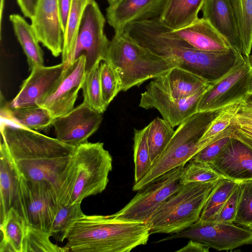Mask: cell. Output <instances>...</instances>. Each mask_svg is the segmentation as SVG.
<instances>
[{
  "label": "cell",
  "mask_w": 252,
  "mask_h": 252,
  "mask_svg": "<svg viewBox=\"0 0 252 252\" xmlns=\"http://www.w3.org/2000/svg\"><path fill=\"white\" fill-rule=\"evenodd\" d=\"M174 32L197 50L223 52L232 48L209 22L203 17L198 18L189 26Z\"/></svg>",
  "instance_id": "obj_22"
},
{
  "label": "cell",
  "mask_w": 252,
  "mask_h": 252,
  "mask_svg": "<svg viewBox=\"0 0 252 252\" xmlns=\"http://www.w3.org/2000/svg\"><path fill=\"white\" fill-rule=\"evenodd\" d=\"M60 11L63 34L66 29L67 18L72 0H57Z\"/></svg>",
  "instance_id": "obj_43"
},
{
  "label": "cell",
  "mask_w": 252,
  "mask_h": 252,
  "mask_svg": "<svg viewBox=\"0 0 252 252\" xmlns=\"http://www.w3.org/2000/svg\"><path fill=\"white\" fill-rule=\"evenodd\" d=\"M148 126L147 141L152 166L166 147L175 130L168 122L159 117L154 119Z\"/></svg>",
  "instance_id": "obj_30"
},
{
  "label": "cell",
  "mask_w": 252,
  "mask_h": 252,
  "mask_svg": "<svg viewBox=\"0 0 252 252\" xmlns=\"http://www.w3.org/2000/svg\"><path fill=\"white\" fill-rule=\"evenodd\" d=\"M252 71L249 58L241 56L227 73L211 83L202 94L196 112L222 109L243 99L248 94Z\"/></svg>",
  "instance_id": "obj_12"
},
{
  "label": "cell",
  "mask_w": 252,
  "mask_h": 252,
  "mask_svg": "<svg viewBox=\"0 0 252 252\" xmlns=\"http://www.w3.org/2000/svg\"><path fill=\"white\" fill-rule=\"evenodd\" d=\"M232 136L240 140L252 149V139L244 136L239 132L236 131L235 129H234V133Z\"/></svg>",
  "instance_id": "obj_47"
},
{
  "label": "cell",
  "mask_w": 252,
  "mask_h": 252,
  "mask_svg": "<svg viewBox=\"0 0 252 252\" xmlns=\"http://www.w3.org/2000/svg\"><path fill=\"white\" fill-rule=\"evenodd\" d=\"M143 47L210 83L227 73L241 56L233 48L223 52L197 50L162 24L158 18L132 23L124 30Z\"/></svg>",
  "instance_id": "obj_2"
},
{
  "label": "cell",
  "mask_w": 252,
  "mask_h": 252,
  "mask_svg": "<svg viewBox=\"0 0 252 252\" xmlns=\"http://www.w3.org/2000/svg\"><path fill=\"white\" fill-rule=\"evenodd\" d=\"M0 132V144L17 175L30 181L49 183L60 204L65 205L68 173L76 147L3 121Z\"/></svg>",
  "instance_id": "obj_1"
},
{
  "label": "cell",
  "mask_w": 252,
  "mask_h": 252,
  "mask_svg": "<svg viewBox=\"0 0 252 252\" xmlns=\"http://www.w3.org/2000/svg\"><path fill=\"white\" fill-rule=\"evenodd\" d=\"M50 235L40 229L27 225L23 252H65L64 247L53 243Z\"/></svg>",
  "instance_id": "obj_36"
},
{
  "label": "cell",
  "mask_w": 252,
  "mask_h": 252,
  "mask_svg": "<svg viewBox=\"0 0 252 252\" xmlns=\"http://www.w3.org/2000/svg\"><path fill=\"white\" fill-rule=\"evenodd\" d=\"M231 136H224L212 142L197 152L191 159L209 164L219 154Z\"/></svg>",
  "instance_id": "obj_41"
},
{
  "label": "cell",
  "mask_w": 252,
  "mask_h": 252,
  "mask_svg": "<svg viewBox=\"0 0 252 252\" xmlns=\"http://www.w3.org/2000/svg\"><path fill=\"white\" fill-rule=\"evenodd\" d=\"M105 61L118 75L124 92L158 78L175 67L141 46L124 31L115 33L110 41Z\"/></svg>",
  "instance_id": "obj_4"
},
{
  "label": "cell",
  "mask_w": 252,
  "mask_h": 252,
  "mask_svg": "<svg viewBox=\"0 0 252 252\" xmlns=\"http://www.w3.org/2000/svg\"><path fill=\"white\" fill-rule=\"evenodd\" d=\"M201 11L202 17L209 22L232 48L243 56L239 32L228 0H205Z\"/></svg>",
  "instance_id": "obj_20"
},
{
  "label": "cell",
  "mask_w": 252,
  "mask_h": 252,
  "mask_svg": "<svg viewBox=\"0 0 252 252\" xmlns=\"http://www.w3.org/2000/svg\"><path fill=\"white\" fill-rule=\"evenodd\" d=\"M237 184V182L228 179L223 178L220 179L211 192L198 220H212L218 213Z\"/></svg>",
  "instance_id": "obj_32"
},
{
  "label": "cell",
  "mask_w": 252,
  "mask_h": 252,
  "mask_svg": "<svg viewBox=\"0 0 252 252\" xmlns=\"http://www.w3.org/2000/svg\"><path fill=\"white\" fill-rule=\"evenodd\" d=\"M9 19L14 33L26 55L30 69L43 65V52L31 24L17 14L10 15Z\"/></svg>",
  "instance_id": "obj_26"
},
{
  "label": "cell",
  "mask_w": 252,
  "mask_h": 252,
  "mask_svg": "<svg viewBox=\"0 0 252 252\" xmlns=\"http://www.w3.org/2000/svg\"><path fill=\"white\" fill-rule=\"evenodd\" d=\"M223 108L196 112L179 125L162 154L147 174L134 184L132 190L138 191L170 170L185 165L197 152L210 144L211 141H199Z\"/></svg>",
  "instance_id": "obj_5"
},
{
  "label": "cell",
  "mask_w": 252,
  "mask_h": 252,
  "mask_svg": "<svg viewBox=\"0 0 252 252\" xmlns=\"http://www.w3.org/2000/svg\"><path fill=\"white\" fill-rule=\"evenodd\" d=\"M148 128L147 125L141 129H134V184L147 174L151 166L147 141Z\"/></svg>",
  "instance_id": "obj_33"
},
{
  "label": "cell",
  "mask_w": 252,
  "mask_h": 252,
  "mask_svg": "<svg viewBox=\"0 0 252 252\" xmlns=\"http://www.w3.org/2000/svg\"><path fill=\"white\" fill-rule=\"evenodd\" d=\"M238 183L240 196L234 223L248 226L252 223V180Z\"/></svg>",
  "instance_id": "obj_39"
},
{
  "label": "cell",
  "mask_w": 252,
  "mask_h": 252,
  "mask_svg": "<svg viewBox=\"0 0 252 252\" xmlns=\"http://www.w3.org/2000/svg\"><path fill=\"white\" fill-rule=\"evenodd\" d=\"M210 248L200 242L189 240L184 247L176 251V252H208Z\"/></svg>",
  "instance_id": "obj_44"
},
{
  "label": "cell",
  "mask_w": 252,
  "mask_h": 252,
  "mask_svg": "<svg viewBox=\"0 0 252 252\" xmlns=\"http://www.w3.org/2000/svg\"><path fill=\"white\" fill-rule=\"evenodd\" d=\"M85 62V57L82 55L65 68L57 87L38 104L47 109L54 119L65 115L74 108L86 73Z\"/></svg>",
  "instance_id": "obj_15"
},
{
  "label": "cell",
  "mask_w": 252,
  "mask_h": 252,
  "mask_svg": "<svg viewBox=\"0 0 252 252\" xmlns=\"http://www.w3.org/2000/svg\"><path fill=\"white\" fill-rule=\"evenodd\" d=\"M84 101L92 109L103 113L107 109L102 95L100 79V64L86 73L82 87Z\"/></svg>",
  "instance_id": "obj_34"
},
{
  "label": "cell",
  "mask_w": 252,
  "mask_h": 252,
  "mask_svg": "<svg viewBox=\"0 0 252 252\" xmlns=\"http://www.w3.org/2000/svg\"><path fill=\"white\" fill-rule=\"evenodd\" d=\"M107 0L108 2L109 3V4H111L112 3L114 2L117 0Z\"/></svg>",
  "instance_id": "obj_52"
},
{
  "label": "cell",
  "mask_w": 252,
  "mask_h": 252,
  "mask_svg": "<svg viewBox=\"0 0 252 252\" xmlns=\"http://www.w3.org/2000/svg\"><path fill=\"white\" fill-rule=\"evenodd\" d=\"M219 180L182 185L160 206L147 222L150 234L177 233L197 221Z\"/></svg>",
  "instance_id": "obj_7"
},
{
  "label": "cell",
  "mask_w": 252,
  "mask_h": 252,
  "mask_svg": "<svg viewBox=\"0 0 252 252\" xmlns=\"http://www.w3.org/2000/svg\"><path fill=\"white\" fill-rule=\"evenodd\" d=\"M239 196L240 187L238 182L237 185L231 192L218 213L211 221L218 222L234 223Z\"/></svg>",
  "instance_id": "obj_40"
},
{
  "label": "cell",
  "mask_w": 252,
  "mask_h": 252,
  "mask_svg": "<svg viewBox=\"0 0 252 252\" xmlns=\"http://www.w3.org/2000/svg\"><path fill=\"white\" fill-rule=\"evenodd\" d=\"M221 178L223 177L209 163L191 159L184 166L179 182L185 185L192 183L214 182Z\"/></svg>",
  "instance_id": "obj_35"
},
{
  "label": "cell",
  "mask_w": 252,
  "mask_h": 252,
  "mask_svg": "<svg viewBox=\"0 0 252 252\" xmlns=\"http://www.w3.org/2000/svg\"><path fill=\"white\" fill-rule=\"evenodd\" d=\"M185 166L170 170L138 190L125 206L114 213L116 216L148 222L160 206L182 186L179 180Z\"/></svg>",
  "instance_id": "obj_9"
},
{
  "label": "cell",
  "mask_w": 252,
  "mask_h": 252,
  "mask_svg": "<svg viewBox=\"0 0 252 252\" xmlns=\"http://www.w3.org/2000/svg\"><path fill=\"white\" fill-rule=\"evenodd\" d=\"M102 113L83 102L64 116L54 119L52 125L56 138L77 147L88 142V139L98 128Z\"/></svg>",
  "instance_id": "obj_14"
},
{
  "label": "cell",
  "mask_w": 252,
  "mask_h": 252,
  "mask_svg": "<svg viewBox=\"0 0 252 252\" xmlns=\"http://www.w3.org/2000/svg\"><path fill=\"white\" fill-rule=\"evenodd\" d=\"M243 99L237 100L224 107L212 122L199 141L210 140L226 129L237 113Z\"/></svg>",
  "instance_id": "obj_38"
},
{
  "label": "cell",
  "mask_w": 252,
  "mask_h": 252,
  "mask_svg": "<svg viewBox=\"0 0 252 252\" xmlns=\"http://www.w3.org/2000/svg\"><path fill=\"white\" fill-rule=\"evenodd\" d=\"M0 225V252H23L28 225L14 207L11 208Z\"/></svg>",
  "instance_id": "obj_25"
},
{
  "label": "cell",
  "mask_w": 252,
  "mask_h": 252,
  "mask_svg": "<svg viewBox=\"0 0 252 252\" xmlns=\"http://www.w3.org/2000/svg\"><path fill=\"white\" fill-rule=\"evenodd\" d=\"M251 52H252V47ZM249 61L251 67L252 68V54H250V55L249 57Z\"/></svg>",
  "instance_id": "obj_51"
},
{
  "label": "cell",
  "mask_w": 252,
  "mask_h": 252,
  "mask_svg": "<svg viewBox=\"0 0 252 252\" xmlns=\"http://www.w3.org/2000/svg\"><path fill=\"white\" fill-rule=\"evenodd\" d=\"M252 94V71L251 74L249 85V88H248V94Z\"/></svg>",
  "instance_id": "obj_49"
},
{
  "label": "cell",
  "mask_w": 252,
  "mask_h": 252,
  "mask_svg": "<svg viewBox=\"0 0 252 252\" xmlns=\"http://www.w3.org/2000/svg\"><path fill=\"white\" fill-rule=\"evenodd\" d=\"M154 80L165 92L176 99L191 97L204 92L211 85L200 76L177 66Z\"/></svg>",
  "instance_id": "obj_21"
},
{
  "label": "cell",
  "mask_w": 252,
  "mask_h": 252,
  "mask_svg": "<svg viewBox=\"0 0 252 252\" xmlns=\"http://www.w3.org/2000/svg\"><path fill=\"white\" fill-rule=\"evenodd\" d=\"M209 164L224 178L237 182L252 180V149L233 136Z\"/></svg>",
  "instance_id": "obj_18"
},
{
  "label": "cell",
  "mask_w": 252,
  "mask_h": 252,
  "mask_svg": "<svg viewBox=\"0 0 252 252\" xmlns=\"http://www.w3.org/2000/svg\"><path fill=\"white\" fill-rule=\"evenodd\" d=\"M31 21L39 42L54 57L62 54L63 34L57 0H37Z\"/></svg>",
  "instance_id": "obj_17"
},
{
  "label": "cell",
  "mask_w": 252,
  "mask_h": 252,
  "mask_svg": "<svg viewBox=\"0 0 252 252\" xmlns=\"http://www.w3.org/2000/svg\"><path fill=\"white\" fill-rule=\"evenodd\" d=\"M1 121L34 130H42L52 125L50 112L39 105L13 108L0 96Z\"/></svg>",
  "instance_id": "obj_23"
},
{
  "label": "cell",
  "mask_w": 252,
  "mask_h": 252,
  "mask_svg": "<svg viewBox=\"0 0 252 252\" xmlns=\"http://www.w3.org/2000/svg\"><path fill=\"white\" fill-rule=\"evenodd\" d=\"M205 0H165L158 17L160 22L175 31L194 22Z\"/></svg>",
  "instance_id": "obj_24"
},
{
  "label": "cell",
  "mask_w": 252,
  "mask_h": 252,
  "mask_svg": "<svg viewBox=\"0 0 252 252\" xmlns=\"http://www.w3.org/2000/svg\"><path fill=\"white\" fill-rule=\"evenodd\" d=\"M243 99L246 103L252 106V94H247Z\"/></svg>",
  "instance_id": "obj_48"
},
{
  "label": "cell",
  "mask_w": 252,
  "mask_h": 252,
  "mask_svg": "<svg viewBox=\"0 0 252 252\" xmlns=\"http://www.w3.org/2000/svg\"><path fill=\"white\" fill-rule=\"evenodd\" d=\"M248 227L252 230V223L249 225Z\"/></svg>",
  "instance_id": "obj_53"
},
{
  "label": "cell",
  "mask_w": 252,
  "mask_h": 252,
  "mask_svg": "<svg viewBox=\"0 0 252 252\" xmlns=\"http://www.w3.org/2000/svg\"><path fill=\"white\" fill-rule=\"evenodd\" d=\"M90 0H72L63 33L62 60L64 66L72 54L85 8Z\"/></svg>",
  "instance_id": "obj_28"
},
{
  "label": "cell",
  "mask_w": 252,
  "mask_h": 252,
  "mask_svg": "<svg viewBox=\"0 0 252 252\" xmlns=\"http://www.w3.org/2000/svg\"><path fill=\"white\" fill-rule=\"evenodd\" d=\"M64 68L63 63L53 66L43 65L32 68L18 94L10 103V106L18 108L38 105L57 87Z\"/></svg>",
  "instance_id": "obj_16"
},
{
  "label": "cell",
  "mask_w": 252,
  "mask_h": 252,
  "mask_svg": "<svg viewBox=\"0 0 252 252\" xmlns=\"http://www.w3.org/2000/svg\"><path fill=\"white\" fill-rule=\"evenodd\" d=\"M235 124V129L244 136L252 139V126L245 125H240Z\"/></svg>",
  "instance_id": "obj_46"
},
{
  "label": "cell",
  "mask_w": 252,
  "mask_h": 252,
  "mask_svg": "<svg viewBox=\"0 0 252 252\" xmlns=\"http://www.w3.org/2000/svg\"><path fill=\"white\" fill-rule=\"evenodd\" d=\"M0 149V220L1 222L13 206L18 177L1 144Z\"/></svg>",
  "instance_id": "obj_27"
},
{
  "label": "cell",
  "mask_w": 252,
  "mask_h": 252,
  "mask_svg": "<svg viewBox=\"0 0 252 252\" xmlns=\"http://www.w3.org/2000/svg\"><path fill=\"white\" fill-rule=\"evenodd\" d=\"M165 0H117L109 4L106 19L115 33L124 32L129 24L158 18Z\"/></svg>",
  "instance_id": "obj_19"
},
{
  "label": "cell",
  "mask_w": 252,
  "mask_h": 252,
  "mask_svg": "<svg viewBox=\"0 0 252 252\" xmlns=\"http://www.w3.org/2000/svg\"><path fill=\"white\" fill-rule=\"evenodd\" d=\"M100 79L103 100L107 107L122 91L121 83L112 66L106 61H102L100 63Z\"/></svg>",
  "instance_id": "obj_37"
},
{
  "label": "cell",
  "mask_w": 252,
  "mask_h": 252,
  "mask_svg": "<svg viewBox=\"0 0 252 252\" xmlns=\"http://www.w3.org/2000/svg\"><path fill=\"white\" fill-rule=\"evenodd\" d=\"M113 158L101 142H86L72 155L66 185V204L81 203L103 191L109 182Z\"/></svg>",
  "instance_id": "obj_6"
},
{
  "label": "cell",
  "mask_w": 252,
  "mask_h": 252,
  "mask_svg": "<svg viewBox=\"0 0 252 252\" xmlns=\"http://www.w3.org/2000/svg\"><path fill=\"white\" fill-rule=\"evenodd\" d=\"M203 93L187 98L176 99L165 92L154 79L141 94L139 106L145 109H157L162 118L174 127L197 112L198 102Z\"/></svg>",
  "instance_id": "obj_13"
},
{
  "label": "cell",
  "mask_w": 252,
  "mask_h": 252,
  "mask_svg": "<svg viewBox=\"0 0 252 252\" xmlns=\"http://www.w3.org/2000/svg\"><path fill=\"white\" fill-rule=\"evenodd\" d=\"M84 215L81 208V203L61 204L52 224L50 236L58 242H63L66 239L75 223Z\"/></svg>",
  "instance_id": "obj_31"
},
{
  "label": "cell",
  "mask_w": 252,
  "mask_h": 252,
  "mask_svg": "<svg viewBox=\"0 0 252 252\" xmlns=\"http://www.w3.org/2000/svg\"><path fill=\"white\" fill-rule=\"evenodd\" d=\"M147 222L109 215H86L70 229L64 246L67 252H129L146 245L150 235Z\"/></svg>",
  "instance_id": "obj_3"
},
{
  "label": "cell",
  "mask_w": 252,
  "mask_h": 252,
  "mask_svg": "<svg viewBox=\"0 0 252 252\" xmlns=\"http://www.w3.org/2000/svg\"><path fill=\"white\" fill-rule=\"evenodd\" d=\"M233 120L238 125L252 126V106L243 99L240 107Z\"/></svg>",
  "instance_id": "obj_42"
},
{
  "label": "cell",
  "mask_w": 252,
  "mask_h": 252,
  "mask_svg": "<svg viewBox=\"0 0 252 252\" xmlns=\"http://www.w3.org/2000/svg\"><path fill=\"white\" fill-rule=\"evenodd\" d=\"M4 0H1V3H0V23L1 21V17H2V13L3 10V3H4Z\"/></svg>",
  "instance_id": "obj_50"
},
{
  "label": "cell",
  "mask_w": 252,
  "mask_h": 252,
  "mask_svg": "<svg viewBox=\"0 0 252 252\" xmlns=\"http://www.w3.org/2000/svg\"><path fill=\"white\" fill-rule=\"evenodd\" d=\"M186 238L203 243L217 251H230L252 243V230L234 223L198 220L186 229L156 242Z\"/></svg>",
  "instance_id": "obj_11"
},
{
  "label": "cell",
  "mask_w": 252,
  "mask_h": 252,
  "mask_svg": "<svg viewBox=\"0 0 252 252\" xmlns=\"http://www.w3.org/2000/svg\"><path fill=\"white\" fill-rule=\"evenodd\" d=\"M239 32L243 57L249 58L252 47V0H228Z\"/></svg>",
  "instance_id": "obj_29"
},
{
  "label": "cell",
  "mask_w": 252,
  "mask_h": 252,
  "mask_svg": "<svg viewBox=\"0 0 252 252\" xmlns=\"http://www.w3.org/2000/svg\"><path fill=\"white\" fill-rule=\"evenodd\" d=\"M105 19L94 0L84 10L72 54L65 68L81 56L86 59V72L106 60L110 41L104 32Z\"/></svg>",
  "instance_id": "obj_10"
},
{
  "label": "cell",
  "mask_w": 252,
  "mask_h": 252,
  "mask_svg": "<svg viewBox=\"0 0 252 252\" xmlns=\"http://www.w3.org/2000/svg\"><path fill=\"white\" fill-rule=\"evenodd\" d=\"M17 1L24 16L31 19L34 15L37 0H17Z\"/></svg>",
  "instance_id": "obj_45"
},
{
  "label": "cell",
  "mask_w": 252,
  "mask_h": 252,
  "mask_svg": "<svg viewBox=\"0 0 252 252\" xmlns=\"http://www.w3.org/2000/svg\"><path fill=\"white\" fill-rule=\"evenodd\" d=\"M18 177L13 207L28 225L50 235L53 221L61 205L56 191L47 182L30 181L19 175Z\"/></svg>",
  "instance_id": "obj_8"
}]
</instances>
